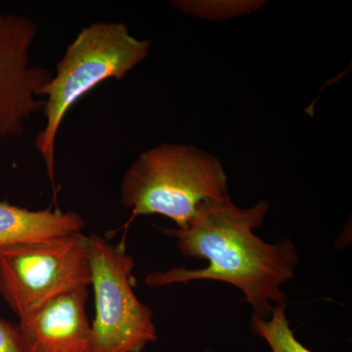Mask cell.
Wrapping results in <instances>:
<instances>
[{
    "mask_svg": "<svg viewBox=\"0 0 352 352\" xmlns=\"http://www.w3.org/2000/svg\"><path fill=\"white\" fill-rule=\"evenodd\" d=\"M286 309L287 303L285 302L273 307L270 319H263L252 314V332L267 342L271 352H314L296 340L295 333L289 327Z\"/></svg>",
    "mask_w": 352,
    "mask_h": 352,
    "instance_id": "obj_9",
    "label": "cell"
},
{
    "mask_svg": "<svg viewBox=\"0 0 352 352\" xmlns=\"http://www.w3.org/2000/svg\"><path fill=\"white\" fill-rule=\"evenodd\" d=\"M151 43L136 38L119 22H96L82 28L67 46L56 74L39 89L45 124L34 146L54 182L55 149L60 126L69 109L104 80H120L149 55Z\"/></svg>",
    "mask_w": 352,
    "mask_h": 352,
    "instance_id": "obj_2",
    "label": "cell"
},
{
    "mask_svg": "<svg viewBox=\"0 0 352 352\" xmlns=\"http://www.w3.org/2000/svg\"><path fill=\"white\" fill-rule=\"evenodd\" d=\"M88 289L68 292L20 319L28 352H91Z\"/></svg>",
    "mask_w": 352,
    "mask_h": 352,
    "instance_id": "obj_7",
    "label": "cell"
},
{
    "mask_svg": "<svg viewBox=\"0 0 352 352\" xmlns=\"http://www.w3.org/2000/svg\"><path fill=\"white\" fill-rule=\"evenodd\" d=\"M266 201L252 208L236 207L231 198L208 203L185 228H164L175 238L184 256L207 259L200 270L175 267L149 273V287L187 284L197 280L226 282L244 294L254 314L270 317L274 305L286 302L282 285L295 276L298 254L291 239L268 244L254 234L268 212Z\"/></svg>",
    "mask_w": 352,
    "mask_h": 352,
    "instance_id": "obj_1",
    "label": "cell"
},
{
    "mask_svg": "<svg viewBox=\"0 0 352 352\" xmlns=\"http://www.w3.org/2000/svg\"><path fill=\"white\" fill-rule=\"evenodd\" d=\"M95 317L91 352H142L156 342L153 312L134 292L133 258L124 245L89 236Z\"/></svg>",
    "mask_w": 352,
    "mask_h": 352,
    "instance_id": "obj_5",
    "label": "cell"
},
{
    "mask_svg": "<svg viewBox=\"0 0 352 352\" xmlns=\"http://www.w3.org/2000/svg\"><path fill=\"white\" fill-rule=\"evenodd\" d=\"M120 203L132 217L160 214L187 227L204 206L230 198L221 163L194 146H155L124 173Z\"/></svg>",
    "mask_w": 352,
    "mask_h": 352,
    "instance_id": "obj_3",
    "label": "cell"
},
{
    "mask_svg": "<svg viewBox=\"0 0 352 352\" xmlns=\"http://www.w3.org/2000/svg\"><path fill=\"white\" fill-rule=\"evenodd\" d=\"M82 215L60 210H31L0 201V248L43 242L82 232Z\"/></svg>",
    "mask_w": 352,
    "mask_h": 352,
    "instance_id": "obj_8",
    "label": "cell"
},
{
    "mask_svg": "<svg viewBox=\"0 0 352 352\" xmlns=\"http://www.w3.org/2000/svg\"><path fill=\"white\" fill-rule=\"evenodd\" d=\"M38 25L19 13L0 11V145L25 131L43 110L39 89L53 74L32 62Z\"/></svg>",
    "mask_w": 352,
    "mask_h": 352,
    "instance_id": "obj_6",
    "label": "cell"
},
{
    "mask_svg": "<svg viewBox=\"0 0 352 352\" xmlns=\"http://www.w3.org/2000/svg\"><path fill=\"white\" fill-rule=\"evenodd\" d=\"M204 352H214V351H210V349H206V351Z\"/></svg>",
    "mask_w": 352,
    "mask_h": 352,
    "instance_id": "obj_11",
    "label": "cell"
},
{
    "mask_svg": "<svg viewBox=\"0 0 352 352\" xmlns=\"http://www.w3.org/2000/svg\"><path fill=\"white\" fill-rule=\"evenodd\" d=\"M0 352H28L18 325L0 314Z\"/></svg>",
    "mask_w": 352,
    "mask_h": 352,
    "instance_id": "obj_10",
    "label": "cell"
},
{
    "mask_svg": "<svg viewBox=\"0 0 352 352\" xmlns=\"http://www.w3.org/2000/svg\"><path fill=\"white\" fill-rule=\"evenodd\" d=\"M90 286L89 236L82 232L0 248V296L19 320L58 296Z\"/></svg>",
    "mask_w": 352,
    "mask_h": 352,
    "instance_id": "obj_4",
    "label": "cell"
}]
</instances>
